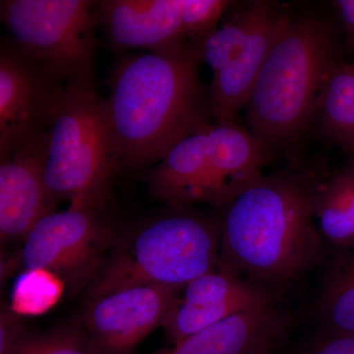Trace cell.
Here are the masks:
<instances>
[{"label": "cell", "instance_id": "cell-1", "mask_svg": "<svg viewBox=\"0 0 354 354\" xmlns=\"http://www.w3.org/2000/svg\"><path fill=\"white\" fill-rule=\"evenodd\" d=\"M196 44L123 55L109 75V127L120 169L160 162L181 140L213 123Z\"/></svg>", "mask_w": 354, "mask_h": 354}, {"label": "cell", "instance_id": "cell-2", "mask_svg": "<svg viewBox=\"0 0 354 354\" xmlns=\"http://www.w3.org/2000/svg\"><path fill=\"white\" fill-rule=\"evenodd\" d=\"M317 183L291 174H263L221 209L218 270L276 288L325 260L314 215Z\"/></svg>", "mask_w": 354, "mask_h": 354}, {"label": "cell", "instance_id": "cell-3", "mask_svg": "<svg viewBox=\"0 0 354 354\" xmlns=\"http://www.w3.org/2000/svg\"><path fill=\"white\" fill-rule=\"evenodd\" d=\"M335 64L328 28L314 17L291 19L268 55L245 108L254 136L272 148L304 131Z\"/></svg>", "mask_w": 354, "mask_h": 354}, {"label": "cell", "instance_id": "cell-4", "mask_svg": "<svg viewBox=\"0 0 354 354\" xmlns=\"http://www.w3.org/2000/svg\"><path fill=\"white\" fill-rule=\"evenodd\" d=\"M120 169L106 99L95 83L65 85L46 132L44 177L51 199L102 209Z\"/></svg>", "mask_w": 354, "mask_h": 354}, {"label": "cell", "instance_id": "cell-5", "mask_svg": "<svg viewBox=\"0 0 354 354\" xmlns=\"http://www.w3.org/2000/svg\"><path fill=\"white\" fill-rule=\"evenodd\" d=\"M271 148L239 123H209L176 144L153 169L158 196L176 207L223 209L264 174Z\"/></svg>", "mask_w": 354, "mask_h": 354}, {"label": "cell", "instance_id": "cell-6", "mask_svg": "<svg viewBox=\"0 0 354 354\" xmlns=\"http://www.w3.org/2000/svg\"><path fill=\"white\" fill-rule=\"evenodd\" d=\"M169 207L171 211L148 221L111 258L91 297L136 286L184 288L218 269L221 215H205L194 207Z\"/></svg>", "mask_w": 354, "mask_h": 354}, {"label": "cell", "instance_id": "cell-7", "mask_svg": "<svg viewBox=\"0 0 354 354\" xmlns=\"http://www.w3.org/2000/svg\"><path fill=\"white\" fill-rule=\"evenodd\" d=\"M1 22L23 53L57 82L95 83L97 1L2 0Z\"/></svg>", "mask_w": 354, "mask_h": 354}, {"label": "cell", "instance_id": "cell-8", "mask_svg": "<svg viewBox=\"0 0 354 354\" xmlns=\"http://www.w3.org/2000/svg\"><path fill=\"white\" fill-rule=\"evenodd\" d=\"M291 19L279 3L253 1L196 44L213 71L209 90L214 123H236L268 55Z\"/></svg>", "mask_w": 354, "mask_h": 354}, {"label": "cell", "instance_id": "cell-9", "mask_svg": "<svg viewBox=\"0 0 354 354\" xmlns=\"http://www.w3.org/2000/svg\"><path fill=\"white\" fill-rule=\"evenodd\" d=\"M102 209L69 208L44 216L24 239L25 271L46 270L74 290L92 277L114 241Z\"/></svg>", "mask_w": 354, "mask_h": 354}, {"label": "cell", "instance_id": "cell-10", "mask_svg": "<svg viewBox=\"0 0 354 354\" xmlns=\"http://www.w3.org/2000/svg\"><path fill=\"white\" fill-rule=\"evenodd\" d=\"M65 85L26 57L9 37L0 46V156L48 129Z\"/></svg>", "mask_w": 354, "mask_h": 354}, {"label": "cell", "instance_id": "cell-11", "mask_svg": "<svg viewBox=\"0 0 354 354\" xmlns=\"http://www.w3.org/2000/svg\"><path fill=\"white\" fill-rule=\"evenodd\" d=\"M184 288L136 286L91 297L84 323L95 351L97 354L133 353L147 335L162 326Z\"/></svg>", "mask_w": 354, "mask_h": 354}, {"label": "cell", "instance_id": "cell-12", "mask_svg": "<svg viewBox=\"0 0 354 354\" xmlns=\"http://www.w3.org/2000/svg\"><path fill=\"white\" fill-rule=\"evenodd\" d=\"M277 297L270 286L218 269L185 286L162 327L176 344L236 314L277 304Z\"/></svg>", "mask_w": 354, "mask_h": 354}, {"label": "cell", "instance_id": "cell-13", "mask_svg": "<svg viewBox=\"0 0 354 354\" xmlns=\"http://www.w3.org/2000/svg\"><path fill=\"white\" fill-rule=\"evenodd\" d=\"M46 132L0 156V234L24 241L44 216L57 211L44 177Z\"/></svg>", "mask_w": 354, "mask_h": 354}, {"label": "cell", "instance_id": "cell-14", "mask_svg": "<svg viewBox=\"0 0 354 354\" xmlns=\"http://www.w3.org/2000/svg\"><path fill=\"white\" fill-rule=\"evenodd\" d=\"M100 24L118 50L151 53L177 50L194 44L183 19L181 0L97 1Z\"/></svg>", "mask_w": 354, "mask_h": 354}, {"label": "cell", "instance_id": "cell-15", "mask_svg": "<svg viewBox=\"0 0 354 354\" xmlns=\"http://www.w3.org/2000/svg\"><path fill=\"white\" fill-rule=\"evenodd\" d=\"M291 329L288 312L279 304L242 312L149 354H268L281 351ZM134 354V353H131Z\"/></svg>", "mask_w": 354, "mask_h": 354}, {"label": "cell", "instance_id": "cell-16", "mask_svg": "<svg viewBox=\"0 0 354 354\" xmlns=\"http://www.w3.org/2000/svg\"><path fill=\"white\" fill-rule=\"evenodd\" d=\"M327 265L314 306L317 333L354 334V246L335 249Z\"/></svg>", "mask_w": 354, "mask_h": 354}, {"label": "cell", "instance_id": "cell-17", "mask_svg": "<svg viewBox=\"0 0 354 354\" xmlns=\"http://www.w3.org/2000/svg\"><path fill=\"white\" fill-rule=\"evenodd\" d=\"M314 215L324 241L334 249L354 246V174L342 171L317 184Z\"/></svg>", "mask_w": 354, "mask_h": 354}, {"label": "cell", "instance_id": "cell-18", "mask_svg": "<svg viewBox=\"0 0 354 354\" xmlns=\"http://www.w3.org/2000/svg\"><path fill=\"white\" fill-rule=\"evenodd\" d=\"M315 115L328 138L354 153V62L334 65Z\"/></svg>", "mask_w": 354, "mask_h": 354}, {"label": "cell", "instance_id": "cell-19", "mask_svg": "<svg viewBox=\"0 0 354 354\" xmlns=\"http://www.w3.org/2000/svg\"><path fill=\"white\" fill-rule=\"evenodd\" d=\"M64 281L46 270L26 271L18 279L11 297V311L24 315H38L57 304Z\"/></svg>", "mask_w": 354, "mask_h": 354}, {"label": "cell", "instance_id": "cell-20", "mask_svg": "<svg viewBox=\"0 0 354 354\" xmlns=\"http://www.w3.org/2000/svg\"><path fill=\"white\" fill-rule=\"evenodd\" d=\"M7 354H97L87 333L76 327L25 333Z\"/></svg>", "mask_w": 354, "mask_h": 354}, {"label": "cell", "instance_id": "cell-21", "mask_svg": "<svg viewBox=\"0 0 354 354\" xmlns=\"http://www.w3.org/2000/svg\"><path fill=\"white\" fill-rule=\"evenodd\" d=\"M281 354H354V334L316 333L290 351H281Z\"/></svg>", "mask_w": 354, "mask_h": 354}, {"label": "cell", "instance_id": "cell-22", "mask_svg": "<svg viewBox=\"0 0 354 354\" xmlns=\"http://www.w3.org/2000/svg\"><path fill=\"white\" fill-rule=\"evenodd\" d=\"M13 311L2 312L0 317V354H7L25 334L22 323Z\"/></svg>", "mask_w": 354, "mask_h": 354}, {"label": "cell", "instance_id": "cell-23", "mask_svg": "<svg viewBox=\"0 0 354 354\" xmlns=\"http://www.w3.org/2000/svg\"><path fill=\"white\" fill-rule=\"evenodd\" d=\"M335 4L348 34L349 46L354 51V0H339Z\"/></svg>", "mask_w": 354, "mask_h": 354}, {"label": "cell", "instance_id": "cell-24", "mask_svg": "<svg viewBox=\"0 0 354 354\" xmlns=\"http://www.w3.org/2000/svg\"><path fill=\"white\" fill-rule=\"evenodd\" d=\"M344 171L349 172V174H354V155L353 158H351V162H349L348 167H346Z\"/></svg>", "mask_w": 354, "mask_h": 354}, {"label": "cell", "instance_id": "cell-25", "mask_svg": "<svg viewBox=\"0 0 354 354\" xmlns=\"http://www.w3.org/2000/svg\"><path fill=\"white\" fill-rule=\"evenodd\" d=\"M268 354H281V351H279V353H268Z\"/></svg>", "mask_w": 354, "mask_h": 354}]
</instances>
